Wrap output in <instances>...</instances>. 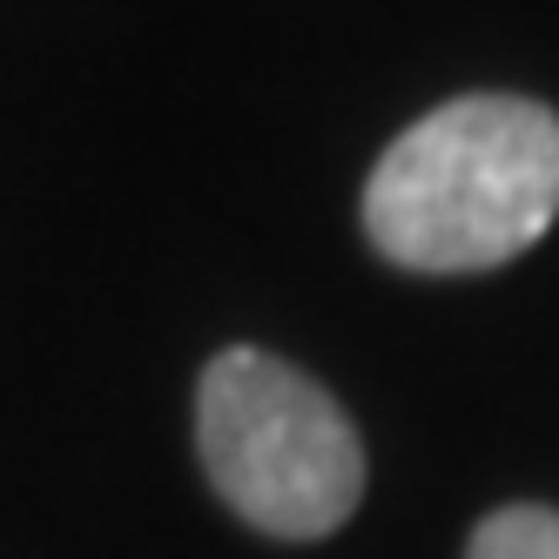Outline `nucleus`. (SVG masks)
<instances>
[{
  "label": "nucleus",
  "instance_id": "nucleus-2",
  "mask_svg": "<svg viewBox=\"0 0 559 559\" xmlns=\"http://www.w3.org/2000/svg\"><path fill=\"white\" fill-rule=\"evenodd\" d=\"M195 452L216 499L270 539H324L365 499V445L337 397L250 344L195 384Z\"/></svg>",
  "mask_w": 559,
  "mask_h": 559
},
{
  "label": "nucleus",
  "instance_id": "nucleus-3",
  "mask_svg": "<svg viewBox=\"0 0 559 559\" xmlns=\"http://www.w3.org/2000/svg\"><path fill=\"white\" fill-rule=\"evenodd\" d=\"M465 559H559V512L552 506H499L478 519Z\"/></svg>",
  "mask_w": 559,
  "mask_h": 559
},
{
  "label": "nucleus",
  "instance_id": "nucleus-1",
  "mask_svg": "<svg viewBox=\"0 0 559 559\" xmlns=\"http://www.w3.org/2000/svg\"><path fill=\"white\" fill-rule=\"evenodd\" d=\"M559 216V115L459 95L418 115L365 182V236L397 270L472 276L526 257Z\"/></svg>",
  "mask_w": 559,
  "mask_h": 559
}]
</instances>
